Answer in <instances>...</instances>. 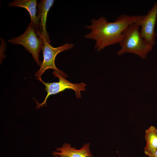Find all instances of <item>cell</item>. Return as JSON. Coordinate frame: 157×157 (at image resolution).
Here are the masks:
<instances>
[{
    "label": "cell",
    "mask_w": 157,
    "mask_h": 157,
    "mask_svg": "<svg viewBox=\"0 0 157 157\" xmlns=\"http://www.w3.org/2000/svg\"><path fill=\"white\" fill-rule=\"evenodd\" d=\"M54 1V0H41L37 5V16L39 22L40 30L42 35L50 44L51 41L46 30V23L48 12L52 6Z\"/></svg>",
    "instance_id": "cell-9"
},
{
    "label": "cell",
    "mask_w": 157,
    "mask_h": 157,
    "mask_svg": "<svg viewBox=\"0 0 157 157\" xmlns=\"http://www.w3.org/2000/svg\"><path fill=\"white\" fill-rule=\"evenodd\" d=\"M37 0H14L8 3L10 7H20L26 9L28 12L31 17V25L32 28L38 37L41 34L40 30L39 22L36 14L37 13Z\"/></svg>",
    "instance_id": "cell-7"
},
{
    "label": "cell",
    "mask_w": 157,
    "mask_h": 157,
    "mask_svg": "<svg viewBox=\"0 0 157 157\" xmlns=\"http://www.w3.org/2000/svg\"><path fill=\"white\" fill-rule=\"evenodd\" d=\"M41 35L40 37L37 36L30 23L22 34L10 39L7 42L13 44L22 45L32 54L37 65L40 66L42 62L39 59L40 53L44 43Z\"/></svg>",
    "instance_id": "cell-3"
},
{
    "label": "cell",
    "mask_w": 157,
    "mask_h": 157,
    "mask_svg": "<svg viewBox=\"0 0 157 157\" xmlns=\"http://www.w3.org/2000/svg\"><path fill=\"white\" fill-rule=\"evenodd\" d=\"M157 18V1L146 15L135 23L141 27L140 35L142 38L153 46L156 43V33L155 30Z\"/></svg>",
    "instance_id": "cell-6"
},
{
    "label": "cell",
    "mask_w": 157,
    "mask_h": 157,
    "mask_svg": "<svg viewBox=\"0 0 157 157\" xmlns=\"http://www.w3.org/2000/svg\"><path fill=\"white\" fill-rule=\"evenodd\" d=\"M153 157H157V150H156L154 156Z\"/></svg>",
    "instance_id": "cell-11"
},
{
    "label": "cell",
    "mask_w": 157,
    "mask_h": 157,
    "mask_svg": "<svg viewBox=\"0 0 157 157\" xmlns=\"http://www.w3.org/2000/svg\"><path fill=\"white\" fill-rule=\"evenodd\" d=\"M43 41V45L42 48L43 60L42 62L40 68L35 75L37 79H40L42 74L47 69H51L59 73L64 77H67V74L62 71L56 67L55 60L57 55L59 53L72 49L74 44L72 43H66L61 46L54 47L48 43L45 38L42 35Z\"/></svg>",
    "instance_id": "cell-5"
},
{
    "label": "cell",
    "mask_w": 157,
    "mask_h": 157,
    "mask_svg": "<svg viewBox=\"0 0 157 157\" xmlns=\"http://www.w3.org/2000/svg\"><path fill=\"white\" fill-rule=\"evenodd\" d=\"M90 143L85 144L81 149H78L75 147H72L70 144L65 143L61 147H57L52 154L61 157H93L90 150Z\"/></svg>",
    "instance_id": "cell-8"
},
{
    "label": "cell",
    "mask_w": 157,
    "mask_h": 157,
    "mask_svg": "<svg viewBox=\"0 0 157 157\" xmlns=\"http://www.w3.org/2000/svg\"><path fill=\"white\" fill-rule=\"evenodd\" d=\"M142 16V15L123 14L119 16L115 22H108L104 17H100L97 19H92L90 26H85L91 31L84 37L95 40L94 49L99 52L106 47L119 44L122 40L124 30Z\"/></svg>",
    "instance_id": "cell-1"
},
{
    "label": "cell",
    "mask_w": 157,
    "mask_h": 157,
    "mask_svg": "<svg viewBox=\"0 0 157 157\" xmlns=\"http://www.w3.org/2000/svg\"><path fill=\"white\" fill-rule=\"evenodd\" d=\"M139 28L133 23L124 30L122 40L119 43L121 48L117 52L118 55L130 53L138 55L144 59L148 53L151 51L153 46L142 38Z\"/></svg>",
    "instance_id": "cell-2"
},
{
    "label": "cell",
    "mask_w": 157,
    "mask_h": 157,
    "mask_svg": "<svg viewBox=\"0 0 157 157\" xmlns=\"http://www.w3.org/2000/svg\"><path fill=\"white\" fill-rule=\"evenodd\" d=\"M53 157H61L58 155H55V156H53Z\"/></svg>",
    "instance_id": "cell-12"
},
{
    "label": "cell",
    "mask_w": 157,
    "mask_h": 157,
    "mask_svg": "<svg viewBox=\"0 0 157 157\" xmlns=\"http://www.w3.org/2000/svg\"><path fill=\"white\" fill-rule=\"evenodd\" d=\"M144 137L146 142L144 154L149 157H153L157 150V129L151 126L146 130Z\"/></svg>",
    "instance_id": "cell-10"
},
{
    "label": "cell",
    "mask_w": 157,
    "mask_h": 157,
    "mask_svg": "<svg viewBox=\"0 0 157 157\" xmlns=\"http://www.w3.org/2000/svg\"><path fill=\"white\" fill-rule=\"evenodd\" d=\"M53 74L59 79L58 82L49 83L45 82L42 79H38L41 81L45 86V90L47 92V95L43 102L40 103L35 100L37 103L36 108L38 109L40 108L47 106V100L49 97L52 95L56 94L64 91L67 89H71L74 90L76 98H81V91L86 90L85 87L86 84L83 83H72L66 80L59 73L53 71Z\"/></svg>",
    "instance_id": "cell-4"
}]
</instances>
